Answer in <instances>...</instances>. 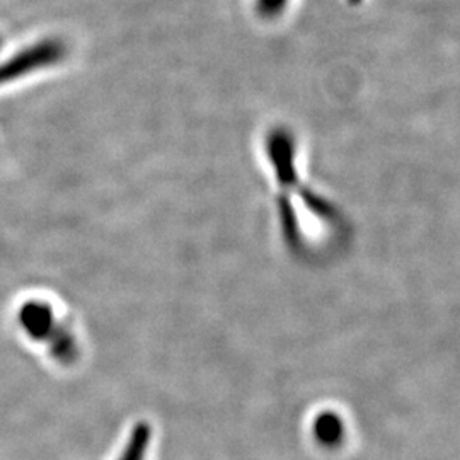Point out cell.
Here are the masks:
<instances>
[{
  "label": "cell",
  "mask_w": 460,
  "mask_h": 460,
  "mask_svg": "<svg viewBox=\"0 0 460 460\" xmlns=\"http://www.w3.org/2000/svg\"><path fill=\"white\" fill-rule=\"evenodd\" d=\"M150 440H152V429L148 427V423L142 421V423L135 425L118 460L147 459Z\"/></svg>",
  "instance_id": "3"
},
{
  "label": "cell",
  "mask_w": 460,
  "mask_h": 460,
  "mask_svg": "<svg viewBox=\"0 0 460 460\" xmlns=\"http://www.w3.org/2000/svg\"><path fill=\"white\" fill-rule=\"evenodd\" d=\"M66 57V45L58 40H43L0 64V85L58 64Z\"/></svg>",
  "instance_id": "1"
},
{
  "label": "cell",
  "mask_w": 460,
  "mask_h": 460,
  "mask_svg": "<svg viewBox=\"0 0 460 460\" xmlns=\"http://www.w3.org/2000/svg\"><path fill=\"white\" fill-rule=\"evenodd\" d=\"M19 323L34 340H51L53 351L66 345L70 338L64 329H55L51 307L41 302H28L19 311Z\"/></svg>",
  "instance_id": "2"
},
{
  "label": "cell",
  "mask_w": 460,
  "mask_h": 460,
  "mask_svg": "<svg viewBox=\"0 0 460 460\" xmlns=\"http://www.w3.org/2000/svg\"><path fill=\"white\" fill-rule=\"evenodd\" d=\"M341 433L340 421L336 418H321L315 425V437L324 444H336L338 437Z\"/></svg>",
  "instance_id": "4"
},
{
  "label": "cell",
  "mask_w": 460,
  "mask_h": 460,
  "mask_svg": "<svg viewBox=\"0 0 460 460\" xmlns=\"http://www.w3.org/2000/svg\"><path fill=\"white\" fill-rule=\"evenodd\" d=\"M287 0H258V11L263 16H273L279 13V7L285 4Z\"/></svg>",
  "instance_id": "5"
}]
</instances>
